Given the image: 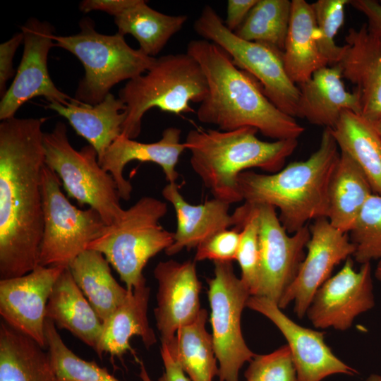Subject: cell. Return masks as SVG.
Wrapping results in <instances>:
<instances>
[{
	"label": "cell",
	"instance_id": "47",
	"mask_svg": "<svg viewBox=\"0 0 381 381\" xmlns=\"http://www.w3.org/2000/svg\"><path fill=\"white\" fill-rule=\"evenodd\" d=\"M372 124L374 126L375 129L377 131V132L381 135V119L372 123Z\"/></svg>",
	"mask_w": 381,
	"mask_h": 381
},
{
	"label": "cell",
	"instance_id": "37",
	"mask_svg": "<svg viewBox=\"0 0 381 381\" xmlns=\"http://www.w3.org/2000/svg\"><path fill=\"white\" fill-rule=\"evenodd\" d=\"M350 0H318L311 4L318 32V46L329 66L337 64L343 46L334 37L344 20V11Z\"/></svg>",
	"mask_w": 381,
	"mask_h": 381
},
{
	"label": "cell",
	"instance_id": "26",
	"mask_svg": "<svg viewBox=\"0 0 381 381\" xmlns=\"http://www.w3.org/2000/svg\"><path fill=\"white\" fill-rule=\"evenodd\" d=\"M282 59L289 78L298 85L320 68L329 66L319 49L317 24L311 4L305 0L291 1Z\"/></svg>",
	"mask_w": 381,
	"mask_h": 381
},
{
	"label": "cell",
	"instance_id": "32",
	"mask_svg": "<svg viewBox=\"0 0 381 381\" xmlns=\"http://www.w3.org/2000/svg\"><path fill=\"white\" fill-rule=\"evenodd\" d=\"M188 20L187 15H167L150 7L147 1L138 0L121 14L114 17L118 32L133 35L139 49L147 56L155 57L179 32Z\"/></svg>",
	"mask_w": 381,
	"mask_h": 381
},
{
	"label": "cell",
	"instance_id": "38",
	"mask_svg": "<svg viewBox=\"0 0 381 381\" xmlns=\"http://www.w3.org/2000/svg\"><path fill=\"white\" fill-rule=\"evenodd\" d=\"M245 377L246 381H296V370L288 345L267 354H255Z\"/></svg>",
	"mask_w": 381,
	"mask_h": 381
},
{
	"label": "cell",
	"instance_id": "17",
	"mask_svg": "<svg viewBox=\"0 0 381 381\" xmlns=\"http://www.w3.org/2000/svg\"><path fill=\"white\" fill-rule=\"evenodd\" d=\"M68 267L38 265L30 272L0 280V315L9 327L46 346L45 310L52 288Z\"/></svg>",
	"mask_w": 381,
	"mask_h": 381
},
{
	"label": "cell",
	"instance_id": "1",
	"mask_svg": "<svg viewBox=\"0 0 381 381\" xmlns=\"http://www.w3.org/2000/svg\"><path fill=\"white\" fill-rule=\"evenodd\" d=\"M44 119L0 123V279L39 265L43 234Z\"/></svg>",
	"mask_w": 381,
	"mask_h": 381
},
{
	"label": "cell",
	"instance_id": "43",
	"mask_svg": "<svg viewBox=\"0 0 381 381\" xmlns=\"http://www.w3.org/2000/svg\"><path fill=\"white\" fill-rule=\"evenodd\" d=\"M349 4L366 18L368 29L381 37V3L375 0H350Z\"/></svg>",
	"mask_w": 381,
	"mask_h": 381
},
{
	"label": "cell",
	"instance_id": "31",
	"mask_svg": "<svg viewBox=\"0 0 381 381\" xmlns=\"http://www.w3.org/2000/svg\"><path fill=\"white\" fill-rule=\"evenodd\" d=\"M207 312L202 308L196 319L176 332L167 346L171 355L191 381H213L219 367L212 337L205 327Z\"/></svg>",
	"mask_w": 381,
	"mask_h": 381
},
{
	"label": "cell",
	"instance_id": "33",
	"mask_svg": "<svg viewBox=\"0 0 381 381\" xmlns=\"http://www.w3.org/2000/svg\"><path fill=\"white\" fill-rule=\"evenodd\" d=\"M291 1L258 0L241 26L239 38L265 44L283 53L288 32Z\"/></svg>",
	"mask_w": 381,
	"mask_h": 381
},
{
	"label": "cell",
	"instance_id": "14",
	"mask_svg": "<svg viewBox=\"0 0 381 381\" xmlns=\"http://www.w3.org/2000/svg\"><path fill=\"white\" fill-rule=\"evenodd\" d=\"M375 304L371 263L356 270L349 258L315 292L306 315L315 328L345 331Z\"/></svg>",
	"mask_w": 381,
	"mask_h": 381
},
{
	"label": "cell",
	"instance_id": "22",
	"mask_svg": "<svg viewBox=\"0 0 381 381\" xmlns=\"http://www.w3.org/2000/svg\"><path fill=\"white\" fill-rule=\"evenodd\" d=\"M338 64L316 71L299 85L300 97L297 116L309 123L333 128L345 111L360 115L358 97L346 90Z\"/></svg>",
	"mask_w": 381,
	"mask_h": 381
},
{
	"label": "cell",
	"instance_id": "15",
	"mask_svg": "<svg viewBox=\"0 0 381 381\" xmlns=\"http://www.w3.org/2000/svg\"><path fill=\"white\" fill-rule=\"evenodd\" d=\"M309 229L304 259L278 303L284 309L293 302L298 318L306 316L315 292L331 277L334 267L353 256L355 250L349 234L334 227L327 217L313 221Z\"/></svg>",
	"mask_w": 381,
	"mask_h": 381
},
{
	"label": "cell",
	"instance_id": "40",
	"mask_svg": "<svg viewBox=\"0 0 381 381\" xmlns=\"http://www.w3.org/2000/svg\"><path fill=\"white\" fill-rule=\"evenodd\" d=\"M23 42L22 32L13 35L8 40L0 44V95L6 93V83L15 74L13 59L19 45Z\"/></svg>",
	"mask_w": 381,
	"mask_h": 381
},
{
	"label": "cell",
	"instance_id": "42",
	"mask_svg": "<svg viewBox=\"0 0 381 381\" xmlns=\"http://www.w3.org/2000/svg\"><path fill=\"white\" fill-rule=\"evenodd\" d=\"M258 0H228L225 26L234 32L243 23Z\"/></svg>",
	"mask_w": 381,
	"mask_h": 381
},
{
	"label": "cell",
	"instance_id": "5",
	"mask_svg": "<svg viewBox=\"0 0 381 381\" xmlns=\"http://www.w3.org/2000/svg\"><path fill=\"white\" fill-rule=\"evenodd\" d=\"M207 83L198 62L189 54H169L156 58L144 73L128 80L119 92L126 105L121 134L135 139L145 114L153 107L180 115L195 112L190 103L200 104Z\"/></svg>",
	"mask_w": 381,
	"mask_h": 381
},
{
	"label": "cell",
	"instance_id": "19",
	"mask_svg": "<svg viewBox=\"0 0 381 381\" xmlns=\"http://www.w3.org/2000/svg\"><path fill=\"white\" fill-rule=\"evenodd\" d=\"M339 62L342 78L355 86L360 115L373 123L381 119V37L366 24L350 28Z\"/></svg>",
	"mask_w": 381,
	"mask_h": 381
},
{
	"label": "cell",
	"instance_id": "27",
	"mask_svg": "<svg viewBox=\"0 0 381 381\" xmlns=\"http://www.w3.org/2000/svg\"><path fill=\"white\" fill-rule=\"evenodd\" d=\"M373 193L358 164L349 154L340 150L328 188L327 218L329 223L336 229L349 233Z\"/></svg>",
	"mask_w": 381,
	"mask_h": 381
},
{
	"label": "cell",
	"instance_id": "20",
	"mask_svg": "<svg viewBox=\"0 0 381 381\" xmlns=\"http://www.w3.org/2000/svg\"><path fill=\"white\" fill-rule=\"evenodd\" d=\"M181 131L174 126L165 128L161 138L154 143H141L121 134L107 149L99 162L116 183L121 199L128 200L133 186L123 176V169L132 161L152 162L163 170L168 183H175L179 177L176 167L183 151Z\"/></svg>",
	"mask_w": 381,
	"mask_h": 381
},
{
	"label": "cell",
	"instance_id": "16",
	"mask_svg": "<svg viewBox=\"0 0 381 381\" xmlns=\"http://www.w3.org/2000/svg\"><path fill=\"white\" fill-rule=\"evenodd\" d=\"M246 307L268 318L287 341L296 370V381H322L333 375L353 376L358 371L339 359L325 341V334L301 326L269 298L250 296Z\"/></svg>",
	"mask_w": 381,
	"mask_h": 381
},
{
	"label": "cell",
	"instance_id": "41",
	"mask_svg": "<svg viewBox=\"0 0 381 381\" xmlns=\"http://www.w3.org/2000/svg\"><path fill=\"white\" fill-rule=\"evenodd\" d=\"M138 1V0H84L80 3L79 8L84 13L101 11L116 17Z\"/></svg>",
	"mask_w": 381,
	"mask_h": 381
},
{
	"label": "cell",
	"instance_id": "10",
	"mask_svg": "<svg viewBox=\"0 0 381 381\" xmlns=\"http://www.w3.org/2000/svg\"><path fill=\"white\" fill-rule=\"evenodd\" d=\"M61 184L57 174L45 164L42 173L44 226L39 261L44 267H68L107 226L94 209L80 210L71 204Z\"/></svg>",
	"mask_w": 381,
	"mask_h": 381
},
{
	"label": "cell",
	"instance_id": "7",
	"mask_svg": "<svg viewBox=\"0 0 381 381\" xmlns=\"http://www.w3.org/2000/svg\"><path fill=\"white\" fill-rule=\"evenodd\" d=\"M80 32L69 36L54 37L55 46L75 56L85 68V77L75 92V99L95 105L123 80L145 73L156 58L133 49L119 32L108 35L99 33L90 18L81 19Z\"/></svg>",
	"mask_w": 381,
	"mask_h": 381
},
{
	"label": "cell",
	"instance_id": "46",
	"mask_svg": "<svg viewBox=\"0 0 381 381\" xmlns=\"http://www.w3.org/2000/svg\"><path fill=\"white\" fill-rule=\"evenodd\" d=\"M366 381H381V375L371 374Z\"/></svg>",
	"mask_w": 381,
	"mask_h": 381
},
{
	"label": "cell",
	"instance_id": "12",
	"mask_svg": "<svg viewBox=\"0 0 381 381\" xmlns=\"http://www.w3.org/2000/svg\"><path fill=\"white\" fill-rule=\"evenodd\" d=\"M250 205L257 216L260 255L258 285L255 296L269 298L278 305L296 278L304 259L310 236L309 226L289 234L274 207Z\"/></svg>",
	"mask_w": 381,
	"mask_h": 381
},
{
	"label": "cell",
	"instance_id": "28",
	"mask_svg": "<svg viewBox=\"0 0 381 381\" xmlns=\"http://www.w3.org/2000/svg\"><path fill=\"white\" fill-rule=\"evenodd\" d=\"M68 267L75 282L102 322L128 294V291L114 278L109 262L99 251L84 250Z\"/></svg>",
	"mask_w": 381,
	"mask_h": 381
},
{
	"label": "cell",
	"instance_id": "35",
	"mask_svg": "<svg viewBox=\"0 0 381 381\" xmlns=\"http://www.w3.org/2000/svg\"><path fill=\"white\" fill-rule=\"evenodd\" d=\"M234 226L241 231L239 246L236 257L241 268V279L250 295L256 294L260 271V244L258 224L252 205L244 202L231 214Z\"/></svg>",
	"mask_w": 381,
	"mask_h": 381
},
{
	"label": "cell",
	"instance_id": "44",
	"mask_svg": "<svg viewBox=\"0 0 381 381\" xmlns=\"http://www.w3.org/2000/svg\"><path fill=\"white\" fill-rule=\"evenodd\" d=\"M160 352L164 372L159 381H191L172 357L166 345L162 344Z\"/></svg>",
	"mask_w": 381,
	"mask_h": 381
},
{
	"label": "cell",
	"instance_id": "23",
	"mask_svg": "<svg viewBox=\"0 0 381 381\" xmlns=\"http://www.w3.org/2000/svg\"><path fill=\"white\" fill-rule=\"evenodd\" d=\"M46 108L66 118L76 133L94 147L99 162L113 142L121 135L126 118V105L113 94L91 105L80 101L66 105L49 102Z\"/></svg>",
	"mask_w": 381,
	"mask_h": 381
},
{
	"label": "cell",
	"instance_id": "24",
	"mask_svg": "<svg viewBox=\"0 0 381 381\" xmlns=\"http://www.w3.org/2000/svg\"><path fill=\"white\" fill-rule=\"evenodd\" d=\"M150 289L146 280L142 282L128 294L125 301L102 322V330L95 349L101 357L104 353L121 356L131 350L133 336L141 338L149 349L156 342V337L147 320V306Z\"/></svg>",
	"mask_w": 381,
	"mask_h": 381
},
{
	"label": "cell",
	"instance_id": "3",
	"mask_svg": "<svg viewBox=\"0 0 381 381\" xmlns=\"http://www.w3.org/2000/svg\"><path fill=\"white\" fill-rule=\"evenodd\" d=\"M331 128H325L318 149L306 160L289 163L277 172L246 171L238 176L244 202L277 209L289 234L310 221L327 217L328 188L340 151Z\"/></svg>",
	"mask_w": 381,
	"mask_h": 381
},
{
	"label": "cell",
	"instance_id": "25",
	"mask_svg": "<svg viewBox=\"0 0 381 381\" xmlns=\"http://www.w3.org/2000/svg\"><path fill=\"white\" fill-rule=\"evenodd\" d=\"M46 318L95 349L102 330L100 320L66 267L56 279L45 310Z\"/></svg>",
	"mask_w": 381,
	"mask_h": 381
},
{
	"label": "cell",
	"instance_id": "36",
	"mask_svg": "<svg viewBox=\"0 0 381 381\" xmlns=\"http://www.w3.org/2000/svg\"><path fill=\"white\" fill-rule=\"evenodd\" d=\"M349 233L355 261L361 265L381 260L380 195L373 193L368 198Z\"/></svg>",
	"mask_w": 381,
	"mask_h": 381
},
{
	"label": "cell",
	"instance_id": "21",
	"mask_svg": "<svg viewBox=\"0 0 381 381\" xmlns=\"http://www.w3.org/2000/svg\"><path fill=\"white\" fill-rule=\"evenodd\" d=\"M162 194L173 206L176 217L174 242L165 250L167 255H176L183 248H197L217 232L234 226L229 203L213 198L201 204H190L183 197L176 182L168 183Z\"/></svg>",
	"mask_w": 381,
	"mask_h": 381
},
{
	"label": "cell",
	"instance_id": "34",
	"mask_svg": "<svg viewBox=\"0 0 381 381\" xmlns=\"http://www.w3.org/2000/svg\"><path fill=\"white\" fill-rule=\"evenodd\" d=\"M44 333L47 352L58 381H119L105 368L74 353L62 340L55 324L47 318Z\"/></svg>",
	"mask_w": 381,
	"mask_h": 381
},
{
	"label": "cell",
	"instance_id": "29",
	"mask_svg": "<svg viewBox=\"0 0 381 381\" xmlns=\"http://www.w3.org/2000/svg\"><path fill=\"white\" fill-rule=\"evenodd\" d=\"M43 348L1 322L0 381H58Z\"/></svg>",
	"mask_w": 381,
	"mask_h": 381
},
{
	"label": "cell",
	"instance_id": "11",
	"mask_svg": "<svg viewBox=\"0 0 381 381\" xmlns=\"http://www.w3.org/2000/svg\"><path fill=\"white\" fill-rule=\"evenodd\" d=\"M214 275L207 279L210 323L219 381H238V373L255 356L241 331V315L251 296L234 272L231 262H214Z\"/></svg>",
	"mask_w": 381,
	"mask_h": 381
},
{
	"label": "cell",
	"instance_id": "39",
	"mask_svg": "<svg viewBox=\"0 0 381 381\" xmlns=\"http://www.w3.org/2000/svg\"><path fill=\"white\" fill-rule=\"evenodd\" d=\"M241 231L225 229L213 234L196 248L195 261L210 260L214 262H231L236 260Z\"/></svg>",
	"mask_w": 381,
	"mask_h": 381
},
{
	"label": "cell",
	"instance_id": "6",
	"mask_svg": "<svg viewBox=\"0 0 381 381\" xmlns=\"http://www.w3.org/2000/svg\"><path fill=\"white\" fill-rule=\"evenodd\" d=\"M167 213L165 202L143 196L124 210L117 222L107 225L87 249L100 252L118 272L126 289L132 291L146 280L143 270L149 260L174 242V232L159 224Z\"/></svg>",
	"mask_w": 381,
	"mask_h": 381
},
{
	"label": "cell",
	"instance_id": "4",
	"mask_svg": "<svg viewBox=\"0 0 381 381\" xmlns=\"http://www.w3.org/2000/svg\"><path fill=\"white\" fill-rule=\"evenodd\" d=\"M258 132L243 127L232 131L198 128L188 133L184 143L190 164L213 198L229 205L243 201L239 175L251 168L277 172L298 146L297 139L261 140Z\"/></svg>",
	"mask_w": 381,
	"mask_h": 381
},
{
	"label": "cell",
	"instance_id": "30",
	"mask_svg": "<svg viewBox=\"0 0 381 381\" xmlns=\"http://www.w3.org/2000/svg\"><path fill=\"white\" fill-rule=\"evenodd\" d=\"M332 133L340 150L349 154L381 196V135L372 123L349 111L342 112Z\"/></svg>",
	"mask_w": 381,
	"mask_h": 381
},
{
	"label": "cell",
	"instance_id": "2",
	"mask_svg": "<svg viewBox=\"0 0 381 381\" xmlns=\"http://www.w3.org/2000/svg\"><path fill=\"white\" fill-rule=\"evenodd\" d=\"M186 52L198 62L207 83V95L196 111L201 123L220 131L252 127L275 140L298 139L303 133L304 128L277 108L258 80L238 68L222 47L204 39L193 40Z\"/></svg>",
	"mask_w": 381,
	"mask_h": 381
},
{
	"label": "cell",
	"instance_id": "45",
	"mask_svg": "<svg viewBox=\"0 0 381 381\" xmlns=\"http://www.w3.org/2000/svg\"><path fill=\"white\" fill-rule=\"evenodd\" d=\"M375 277L377 279L381 282V260H378L377 265L375 267Z\"/></svg>",
	"mask_w": 381,
	"mask_h": 381
},
{
	"label": "cell",
	"instance_id": "18",
	"mask_svg": "<svg viewBox=\"0 0 381 381\" xmlns=\"http://www.w3.org/2000/svg\"><path fill=\"white\" fill-rule=\"evenodd\" d=\"M158 283L157 306L154 309L156 325L162 344H168L181 327L198 316L200 282L195 261L159 262L154 270Z\"/></svg>",
	"mask_w": 381,
	"mask_h": 381
},
{
	"label": "cell",
	"instance_id": "13",
	"mask_svg": "<svg viewBox=\"0 0 381 381\" xmlns=\"http://www.w3.org/2000/svg\"><path fill=\"white\" fill-rule=\"evenodd\" d=\"M23 52L14 80L0 102V119L15 116L18 109L35 97L64 105L77 102L59 90L50 78L47 59L55 46L54 27L47 21L31 18L21 27Z\"/></svg>",
	"mask_w": 381,
	"mask_h": 381
},
{
	"label": "cell",
	"instance_id": "9",
	"mask_svg": "<svg viewBox=\"0 0 381 381\" xmlns=\"http://www.w3.org/2000/svg\"><path fill=\"white\" fill-rule=\"evenodd\" d=\"M193 28L202 39L222 47L238 68L255 78L277 108L294 118L297 116L300 90L286 72L282 52L265 44L239 38L209 5L203 7Z\"/></svg>",
	"mask_w": 381,
	"mask_h": 381
},
{
	"label": "cell",
	"instance_id": "8",
	"mask_svg": "<svg viewBox=\"0 0 381 381\" xmlns=\"http://www.w3.org/2000/svg\"><path fill=\"white\" fill-rule=\"evenodd\" d=\"M43 144L45 164L57 174L68 197L96 210L107 225L117 222L124 212L118 187L99 163L94 147L73 148L66 126L61 121L52 131L44 133Z\"/></svg>",
	"mask_w": 381,
	"mask_h": 381
}]
</instances>
